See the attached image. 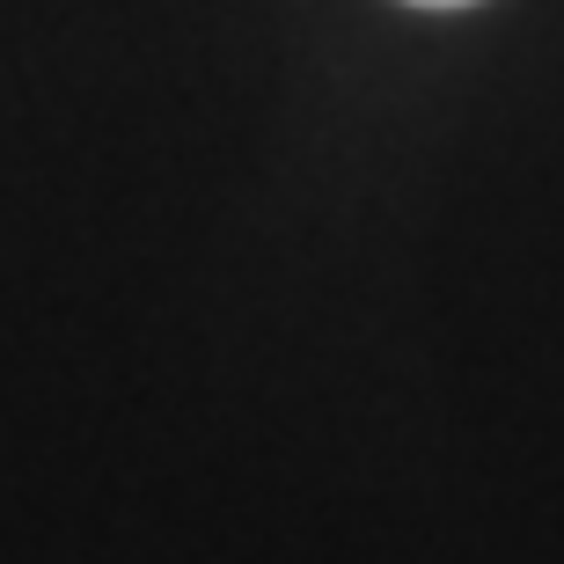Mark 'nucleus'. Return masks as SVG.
<instances>
[{
  "mask_svg": "<svg viewBox=\"0 0 564 564\" xmlns=\"http://www.w3.org/2000/svg\"><path fill=\"white\" fill-rule=\"evenodd\" d=\"M411 8H469V0H411Z\"/></svg>",
  "mask_w": 564,
  "mask_h": 564,
  "instance_id": "obj_1",
  "label": "nucleus"
}]
</instances>
